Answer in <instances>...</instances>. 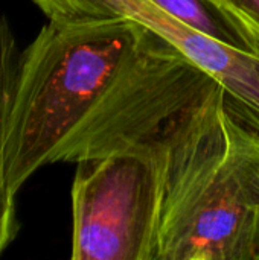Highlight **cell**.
Returning <instances> with one entry per match:
<instances>
[{"label": "cell", "mask_w": 259, "mask_h": 260, "mask_svg": "<svg viewBox=\"0 0 259 260\" xmlns=\"http://www.w3.org/2000/svg\"><path fill=\"white\" fill-rule=\"evenodd\" d=\"M215 82L140 21L47 20L18 56L6 136L11 190L44 166L163 139Z\"/></svg>", "instance_id": "obj_1"}, {"label": "cell", "mask_w": 259, "mask_h": 260, "mask_svg": "<svg viewBox=\"0 0 259 260\" xmlns=\"http://www.w3.org/2000/svg\"><path fill=\"white\" fill-rule=\"evenodd\" d=\"M159 260H259V131L215 82L166 129Z\"/></svg>", "instance_id": "obj_2"}, {"label": "cell", "mask_w": 259, "mask_h": 260, "mask_svg": "<svg viewBox=\"0 0 259 260\" xmlns=\"http://www.w3.org/2000/svg\"><path fill=\"white\" fill-rule=\"evenodd\" d=\"M166 169L165 139L76 163L72 259L159 260Z\"/></svg>", "instance_id": "obj_3"}, {"label": "cell", "mask_w": 259, "mask_h": 260, "mask_svg": "<svg viewBox=\"0 0 259 260\" xmlns=\"http://www.w3.org/2000/svg\"><path fill=\"white\" fill-rule=\"evenodd\" d=\"M49 21L131 18L163 37L221 82L234 111L259 131V55L229 47L154 0H32Z\"/></svg>", "instance_id": "obj_4"}, {"label": "cell", "mask_w": 259, "mask_h": 260, "mask_svg": "<svg viewBox=\"0 0 259 260\" xmlns=\"http://www.w3.org/2000/svg\"><path fill=\"white\" fill-rule=\"evenodd\" d=\"M14 32L6 17H0V256L18 232L15 193L9 187L6 171V136L12 90L18 64Z\"/></svg>", "instance_id": "obj_5"}, {"label": "cell", "mask_w": 259, "mask_h": 260, "mask_svg": "<svg viewBox=\"0 0 259 260\" xmlns=\"http://www.w3.org/2000/svg\"><path fill=\"white\" fill-rule=\"evenodd\" d=\"M259 38V0H220Z\"/></svg>", "instance_id": "obj_6"}]
</instances>
